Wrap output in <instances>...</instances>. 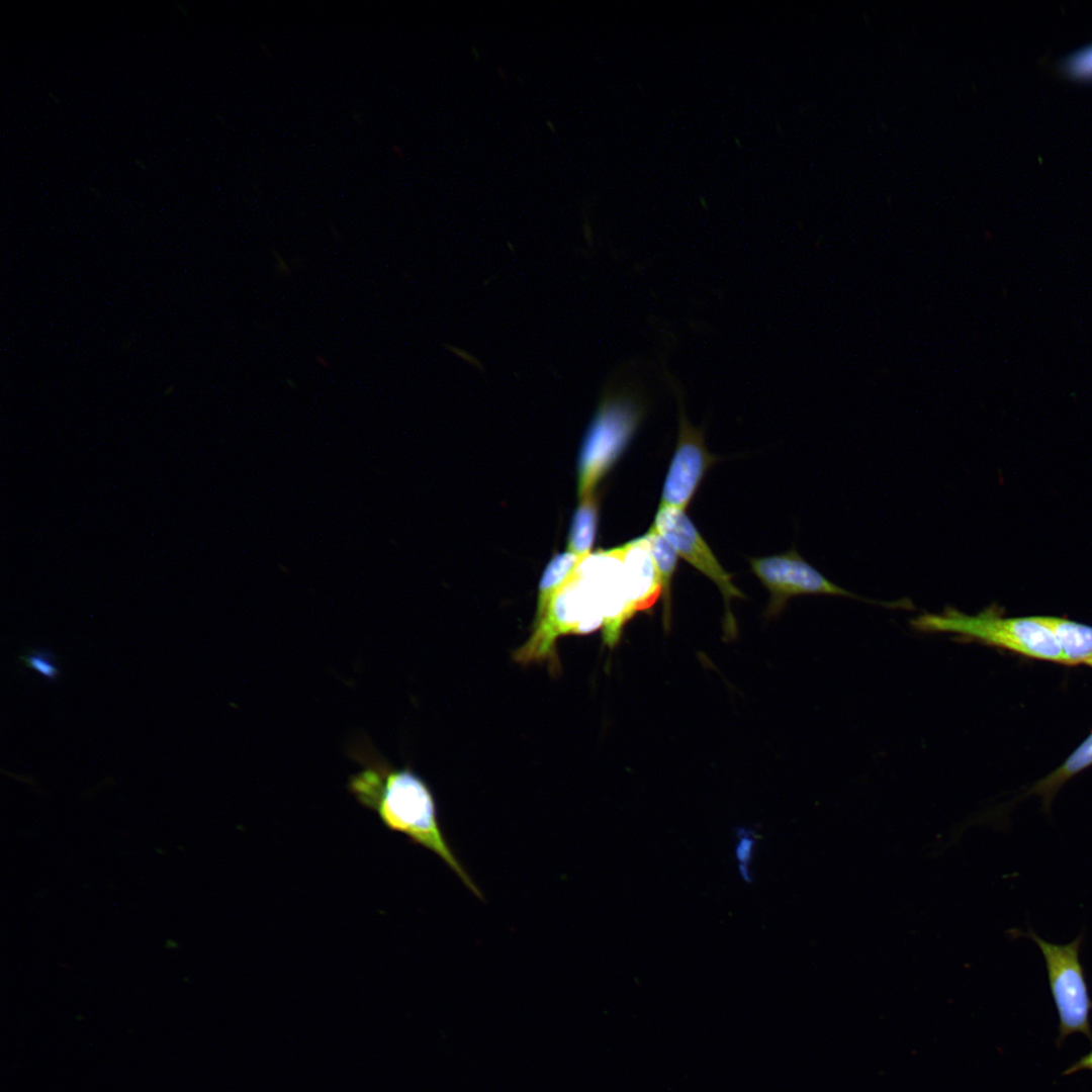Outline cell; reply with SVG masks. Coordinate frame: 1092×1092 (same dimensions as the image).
<instances>
[{
    "mask_svg": "<svg viewBox=\"0 0 1092 1092\" xmlns=\"http://www.w3.org/2000/svg\"><path fill=\"white\" fill-rule=\"evenodd\" d=\"M472 52L474 53L475 58H479V53L478 52L476 53L475 48L472 49Z\"/></svg>",
    "mask_w": 1092,
    "mask_h": 1092,
    "instance_id": "cell-26",
    "label": "cell"
},
{
    "mask_svg": "<svg viewBox=\"0 0 1092 1092\" xmlns=\"http://www.w3.org/2000/svg\"><path fill=\"white\" fill-rule=\"evenodd\" d=\"M1080 1071H1092V1050L1064 1071L1063 1075H1072Z\"/></svg>",
    "mask_w": 1092,
    "mask_h": 1092,
    "instance_id": "cell-16",
    "label": "cell"
},
{
    "mask_svg": "<svg viewBox=\"0 0 1092 1092\" xmlns=\"http://www.w3.org/2000/svg\"><path fill=\"white\" fill-rule=\"evenodd\" d=\"M134 162L141 168V170H143V171L147 170L146 163L142 159H134Z\"/></svg>",
    "mask_w": 1092,
    "mask_h": 1092,
    "instance_id": "cell-20",
    "label": "cell"
},
{
    "mask_svg": "<svg viewBox=\"0 0 1092 1092\" xmlns=\"http://www.w3.org/2000/svg\"><path fill=\"white\" fill-rule=\"evenodd\" d=\"M392 151L398 158L401 159V158L404 157L403 152L401 151V149H400V147L398 145H394L392 147Z\"/></svg>",
    "mask_w": 1092,
    "mask_h": 1092,
    "instance_id": "cell-19",
    "label": "cell"
},
{
    "mask_svg": "<svg viewBox=\"0 0 1092 1092\" xmlns=\"http://www.w3.org/2000/svg\"><path fill=\"white\" fill-rule=\"evenodd\" d=\"M652 527L672 546L677 555L719 587L726 609L725 632L728 636H734L736 623L730 611V601L733 597L743 598L744 595L732 583V575L722 567L685 511L659 506Z\"/></svg>",
    "mask_w": 1092,
    "mask_h": 1092,
    "instance_id": "cell-6",
    "label": "cell"
},
{
    "mask_svg": "<svg viewBox=\"0 0 1092 1092\" xmlns=\"http://www.w3.org/2000/svg\"><path fill=\"white\" fill-rule=\"evenodd\" d=\"M1027 936L1037 944L1045 963L1050 990L1059 1016L1057 1042L1063 1043L1073 1033H1082L1092 1039V1000L1080 962L1084 934L1080 933L1066 944L1049 942L1031 928L1028 929Z\"/></svg>",
    "mask_w": 1092,
    "mask_h": 1092,
    "instance_id": "cell-4",
    "label": "cell"
},
{
    "mask_svg": "<svg viewBox=\"0 0 1092 1092\" xmlns=\"http://www.w3.org/2000/svg\"><path fill=\"white\" fill-rule=\"evenodd\" d=\"M1087 665H1089L1090 667H1092V660H1090V661H1089V662L1087 663Z\"/></svg>",
    "mask_w": 1092,
    "mask_h": 1092,
    "instance_id": "cell-27",
    "label": "cell"
},
{
    "mask_svg": "<svg viewBox=\"0 0 1092 1092\" xmlns=\"http://www.w3.org/2000/svg\"><path fill=\"white\" fill-rule=\"evenodd\" d=\"M1092 765V732L1066 758V760L1045 778L1034 784L1027 795H1037L1042 799L1043 808L1050 810L1058 791L1073 777Z\"/></svg>",
    "mask_w": 1092,
    "mask_h": 1092,
    "instance_id": "cell-10",
    "label": "cell"
},
{
    "mask_svg": "<svg viewBox=\"0 0 1092 1092\" xmlns=\"http://www.w3.org/2000/svg\"><path fill=\"white\" fill-rule=\"evenodd\" d=\"M619 548L633 605L637 612L646 610L661 594V583L645 535Z\"/></svg>",
    "mask_w": 1092,
    "mask_h": 1092,
    "instance_id": "cell-8",
    "label": "cell"
},
{
    "mask_svg": "<svg viewBox=\"0 0 1092 1092\" xmlns=\"http://www.w3.org/2000/svg\"><path fill=\"white\" fill-rule=\"evenodd\" d=\"M754 574L770 593L768 615L781 612L789 599L800 595H829L860 600L888 608L913 609L908 599L878 602L864 599L832 582L792 549L786 553L749 558Z\"/></svg>",
    "mask_w": 1092,
    "mask_h": 1092,
    "instance_id": "cell-5",
    "label": "cell"
},
{
    "mask_svg": "<svg viewBox=\"0 0 1092 1092\" xmlns=\"http://www.w3.org/2000/svg\"><path fill=\"white\" fill-rule=\"evenodd\" d=\"M90 190H91V191H92V192L94 193V195H96V196H100V194H99V191H98V190H97L96 188H94V187H92V186H91V187H90Z\"/></svg>",
    "mask_w": 1092,
    "mask_h": 1092,
    "instance_id": "cell-25",
    "label": "cell"
},
{
    "mask_svg": "<svg viewBox=\"0 0 1092 1092\" xmlns=\"http://www.w3.org/2000/svg\"><path fill=\"white\" fill-rule=\"evenodd\" d=\"M599 502L592 493L580 499L567 537V551L585 558L590 555L598 528Z\"/></svg>",
    "mask_w": 1092,
    "mask_h": 1092,
    "instance_id": "cell-11",
    "label": "cell"
},
{
    "mask_svg": "<svg viewBox=\"0 0 1092 1092\" xmlns=\"http://www.w3.org/2000/svg\"><path fill=\"white\" fill-rule=\"evenodd\" d=\"M546 124H547V126L549 127V129H550V130H551L552 132H554V133L556 132V130H555V126L553 125L552 121H550V120H547V121H546Z\"/></svg>",
    "mask_w": 1092,
    "mask_h": 1092,
    "instance_id": "cell-24",
    "label": "cell"
},
{
    "mask_svg": "<svg viewBox=\"0 0 1092 1092\" xmlns=\"http://www.w3.org/2000/svg\"><path fill=\"white\" fill-rule=\"evenodd\" d=\"M645 538L661 583L666 625L669 620L671 579L676 567L677 553L653 527L645 534Z\"/></svg>",
    "mask_w": 1092,
    "mask_h": 1092,
    "instance_id": "cell-13",
    "label": "cell"
},
{
    "mask_svg": "<svg viewBox=\"0 0 1092 1092\" xmlns=\"http://www.w3.org/2000/svg\"><path fill=\"white\" fill-rule=\"evenodd\" d=\"M19 659L23 665L51 681H55L60 676L61 670L57 662V657L49 649H28L20 655Z\"/></svg>",
    "mask_w": 1092,
    "mask_h": 1092,
    "instance_id": "cell-14",
    "label": "cell"
},
{
    "mask_svg": "<svg viewBox=\"0 0 1092 1092\" xmlns=\"http://www.w3.org/2000/svg\"><path fill=\"white\" fill-rule=\"evenodd\" d=\"M739 873H740V876L742 877V879L745 882H747V883L751 882L752 877H751V874H750V871H749L747 864L739 863Z\"/></svg>",
    "mask_w": 1092,
    "mask_h": 1092,
    "instance_id": "cell-17",
    "label": "cell"
},
{
    "mask_svg": "<svg viewBox=\"0 0 1092 1092\" xmlns=\"http://www.w3.org/2000/svg\"><path fill=\"white\" fill-rule=\"evenodd\" d=\"M1054 634L1065 664H1087L1092 660V627L1069 619L1037 616Z\"/></svg>",
    "mask_w": 1092,
    "mask_h": 1092,
    "instance_id": "cell-9",
    "label": "cell"
},
{
    "mask_svg": "<svg viewBox=\"0 0 1092 1092\" xmlns=\"http://www.w3.org/2000/svg\"><path fill=\"white\" fill-rule=\"evenodd\" d=\"M750 833L743 831L738 833L739 841L736 845L735 854L739 863L747 864L752 856L754 849V840L749 836Z\"/></svg>",
    "mask_w": 1092,
    "mask_h": 1092,
    "instance_id": "cell-15",
    "label": "cell"
},
{
    "mask_svg": "<svg viewBox=\"0 0 1092 1092\" xmlns=\"http://www.w3.org/2000/svg\"><path fill=\"white\" fill-rule=\"evenodd\" d=\"M363 768L349 780V791L377 814L390 830L437 854L477 897L482 895L450 847L441 829L436 802L426 782L411 768H395L366 750H355Z\"/></svg>",
    "mask_w": 1092,
    "mask_h": 1092,
    "instance_id": "cell-1",
    "label": "cell"
},
{
    "mask_svg": "<svg viewBox=\"0 0 1092 1092\" xmlns=\"http://www.w3.org/2000/svg\"><path fill=\"white\" fill-rule=\"evenodd\" d=\"M910 624L920 632L949 633L964 642H978L1026 657L1065 664L1054 634L1037 616L1005 617L995 605L975 615L945 607L940 614L924 613L912 619Z\"/></svg>",
    "mask_w": 1092,
    "mask_h": 1092,
    "instance_id": "cell-2",
    "label": "cell"
},
{
    "mask_svg": "<svg viewBox=\"0 0 1092 1092\" xmlns=\"http://www.w3.org/2000/svg\"><path fill=\"white\" fill-rule=\"evenodd\" d=\"M261 48H262V51H263V52L265 53V55H267V57H268V58H272V54H271V53L269 52V49H268V47H266L265 44L261 43Z\"/></svg>",
    "mask_w": 1092,
    "mask_h": 1092,
    "instance_id": "cell-23",
    "label": "cell"
},
{
    "mask_svg": "<svg viewBox=\"0 0 1092 1092\" xmlns=\"http://www.w3.org/2000/svg\"><path fill=\"white\" fill-rule=\"evenodd\" d=\"M176 6L185 17L188 16V11L184 5H182L181 3H177Z\"/></svg>",
    "mask_w": 1092,
    "mask_h": 1092,
    "instance_id": "cell-21",
    "label": "cell"
},
{
    "mask_svg": "<svg viewBox=\"0 0 1092 1092\" xmlns=\"http://www.w3.org/2000/svg\"><path fill=\"white\" fill-rule=\"evenodd\" d=\"M582 559L569 551L556 553L551 558L539 583L534 623L542 618L552 598L570 578Z\"/></svg>",
    "mask_w": 1092,
    "mask_h": 1092,
    "instance_id": "cell-12",
    "label": "cell"
},
{
    "mask_svg": "<svg viewBox=\"0 0 1092 1092\" xmlns=\"http://www.w3.org/2000/svg\"><path fill=\"white\" fill-rule=\"evenodd\" d=\"M48 95L50 96V98H51V99H52V100H53V101H54V102H55L56 104H58V105H60V104H61V101H60V99H59V97H58L57 95H55V94H54V93H52V92H49V93H48Z\"/></svg>",
    "mask_w": 1092,
    "mask_h": 1092,
    "instance_id": "cell-22",
    "label": "cell"
},
{
    "mask_svg": "<svg viewBox=\"0 0 1092 1092\" xmlns=\"http://www.w3.org/2000/svg\"><path fill=\"white\" fill-rule=\"evenodd\" d=\"M589 423L577 463L579 499L594 493L601 479L614 466L634 436L645 405L632 383L612 379Z\"/></svg>",
    "mask_w": 1092,
    "mask_h": 1092,
    "instance_id": "cell-3",
    "label": "cell"
},
{
    "mask_svg": "<svg viewBox=\"0 0 1092 1092\" xmlns=\"http://www.w3.org/2000/svg\"><path fill=\"white\" fill-rule=\"evenodd\" d=\"M352 118L359 125L364 123L363 115L361 113H359V112H354L352 114Z\"/></svg>",
    "mask_w": 1092,
    "mask_h": 1092,
    "instance_id": "cell-18",
    "label": "cell"
},
{
    "mask_svg": "<svg viewBox=\"0 0 1092 1092\" xmlns=\"http://www.w3.org/2000/svg\"><path fill=\"white\" fill-rule=\"evenodd\" d=\"M714 460L702 430L692 427L681 414L677 446L663 483L660 506L685 511Z\"/></svg>",
    "mask_w": 1092,
    "mask_h": 1092,
    "instance_id": "cell-7",
    "label": "cell"
}]
</instances>
